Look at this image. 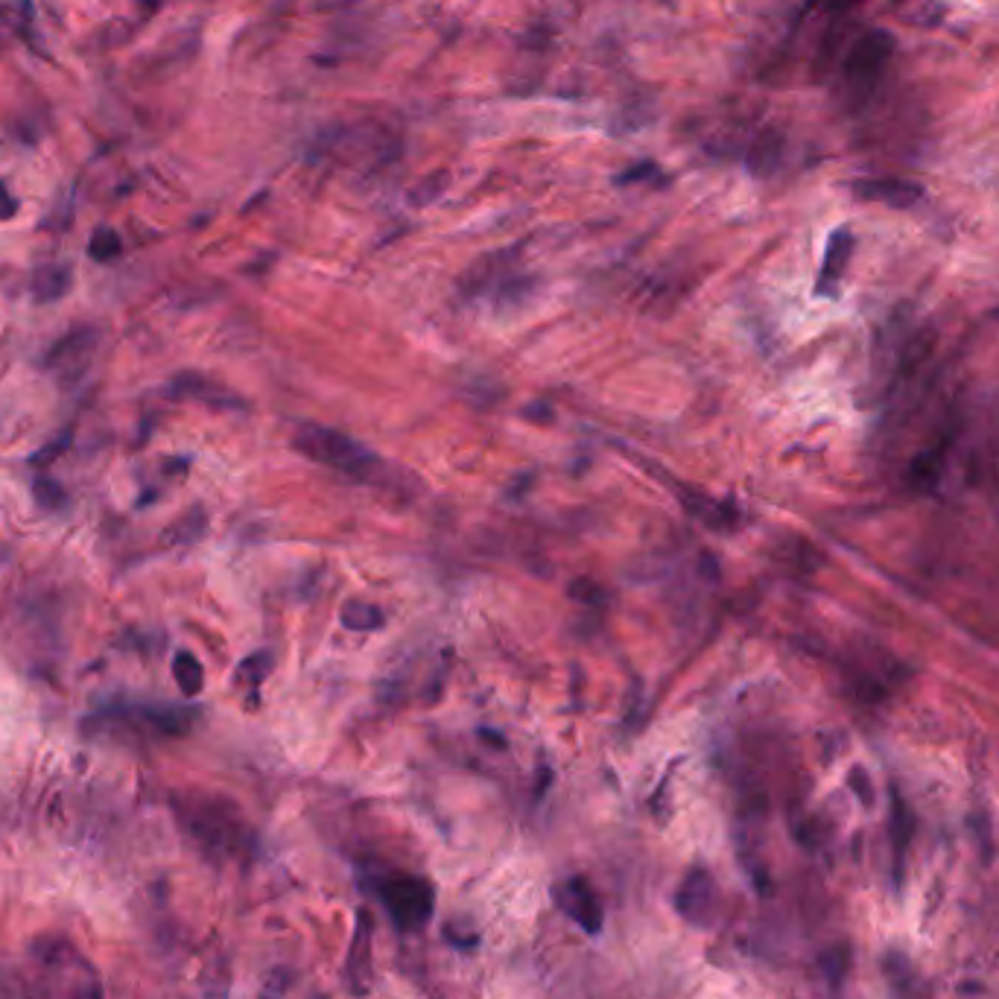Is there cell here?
Instances as JSON below:
<instances>
[{"mask_svg": "<svg viewBox=\"0 0 999 999\" xmlns=\"http://www.w3.org/2000/svg\"><path fill=\"white\" fill-rule=\"evenodd\" d=\"M199 722V707L172 701H135L109 698L88 716V733L112 740H172L188 737Z\"/></svg>", "mask_w": 999, "mask_h": 999, "instance_id": "obj_1", "label": "cell"}, {"mask_svg": "<svg viewBox=\"0 0 999 999\" xmlns=\"http://www.w3.org/2000/svg\"><path fill=\"white\" fill-rule=\"evenodd\" d=\"M172 812L181 830L207 860H234L251 844L249 828L232 801L205 793L172 795Z\"/></svg>", "mask_w": 999, "mask_h": 999, "instance_id": "obj_2", "label": "cell"}, {"mask_svg": "<svg viewBox=\"0 0 999 999\" xmlns=\"http://www.w3.org/2000/svg\"><path fill=\"white\" fill-rule=\"evenodd\" d=\"M26 976L38 999H103V979L97 967L61 935L33 941Z\"/></svg>", "mask_w": 999, "mask_h": 999, "instance_id": "obj_3", "label": "cell"}, {"mask_svg": "<svg viewBox=\"0 0 999 999\" xmlns=\"http://www.w3.org/2000/svg\"><path fill=\"white\" fill-rule=\"evenodd\" d=\"M293 448L311 462H319L353 480H369L371 471L380 465L378 457L366 445L351 439L348 433L322 427V424H302L293 436Z\"/></svg>", "mask_w": 999, "mask_h": 999, "instance_id": "obj_4", "label": "cell"}, {"mask_svg": "<svg viewBox=\"0 0 999 999\" xmlns=\"http://www.w3.org/2000/svg\"><path fill=\"white\" fill-rule=\"evenodd\" d=\"M895 56V35L886 30H865L851 42L839 61V88L851 103H865L877 91L879 79L886 74L888 61Z\"/></svg>", "mask_w": 999, "mask_h": 999, "instance_id": "obj_5", "label": "cell"}, {"mask_svg": "<svg viewBox=\"0 0 999 999\" xmlns=\"http://www.w3.org/2000/svg\"><path fill=\"white\" fill-rule=\"evenodd\" d=\"M380 900L401 932H422L436 909V891L422 877H389L380 886Z\"/></svg>", "mask_w": 999, "mask_h": 999, "instance_id": "obj_6", "label": "cell"}, {"mask_svg": "<svg viewBox=\"0 0 999 999\" xmlns=\"http://www.w3.org/2000/svg\"><path fill=\"white\" fill-rule=\"evenodd\" d=\"M97 348H100V330L79 325L50 345V351L44 353V371L61 386H77L91 371Z\"/></svg>", "mask_w": 999, "mask_h": 999, "instance_id": "obj_7", "label": "cell"}, {"mask_svg": "<svg viewBox=\"0 0 999 999\" xmlns=\"http://www.w3.org/2000/svg\"><path fill=\"white\" fill-rule=\"evenodd\" d=\"M555 903H559L561 912L568 914L570 921L576 923L579 930H585L587 935H599V932H603L605 923L603 906L596 900L594 888L587 886L582 877L564 879V883L555 888Z\"/></svg>", "mask_w": 999, "mask_h": 999, "instance_id": "obj_8", "label": "cell"}, {"mask_svg": "<svg viewBox=\"0 0 999 999\" xmlns=\"http://www.w3.org/2000/svg\"><path fill=\"white\" fill-rule=\"evenodd\" d=\"M675 906L684 921L693 927H707L710 923V909H714V877L705 868H693L681 883Z\"/></svg>", "mask_w": 999, "mask_h": 999, "instance_id": "obj_9", "label": "cell"}, {"mask_svg": "<svg viewBox=\"0 0 999 999\" xmlns=\"http://www.w3.org/2000/svg\"><path fill=\"white\" fill-rule=\"evenodd\" d=\"M853 193H856V199H862V202H877V205L897 207V211L914 207L923 199L921 184H914V181L906 179L853 181Z\"/></svg>", "mask_w": 999, "mask_h": 999, "instance_id": "obj_10", "label": "cell"}, {"mask_svg": "<svg viewBox=\"0 0 999 999\" xmlns=\"http://www.w3.org/2000/svg\"><path fill=\"white\" fill-rule=\"evenodd\" d=\"M371 914L366 909L357 912V930H353V941H351V953H348V983H351V991L360 997V994L369 991V979H371Z\"/></svg>", "mask_w": 999, "mask_h": 999, "instance_id": "obj_11", "label": "cell"}, {"mask_svg": "<svg viewBox=\"0 0 999 999\" xmlns=\"http://www.w3.org/2000/svg\"><path fill=\"white\" fill-rule=\"evenodd\" d=\"M853 246H856V240H853V234L848 232V228H839V232L830 234L828 251H824V260H821L819 281H816V293L819 295L835 293V287H839V281H842L844 276V269L851 263Z\"/></svg>", "mask_w": 999, "mask_h": 999, "instance_id": "obj_12", "label": "cell"}, {"mask_svg": "<svg viewBox=\"0 0 999 999\" xmlns=\"http://www.w3.org/2000/svg\"><path fill=\"white\" fill-rule=\"evenodd\" d=\"M167 397H172V401H205V404L232 406V409L240 406V401L232 392H225L223 386H216V383H211L202 374H193V371L176 374L167 386Z\"/></svg>", "mask_w": 999, "mask_h": 999, "instance_id": "obj_13", "label": "cell"}, {"mask_svg": "<svg viewBox=\"0 0 999 999\" xmlns=\"http://www.w3.org/2000/svg\"><path fill=\"white\" fill-rule=\"evenodd\" d=\"M70 287H74L70 263H42V267H35L33 281H30L33 299L38 304L61 302L70 293Z\"/></svg>", "mask_w": 999, "mask_h": 999, "instance_id": "obj_14", "label": "cell"}, {"mask_svg": "<svg viewBox=\"0 0 999 999\" xmlns=\"http://www.w3.org/2000/svg\"><path fill=\"white\" fill-rule=\"evenodd\" d=\"M172 678H176V684H179V689L184 696L193 698L202 693V687H205V666L199 664V658L193 655V652L181 649V652H176V658H172Z\"/></svg>", "mask_w": 999, "mask_h": 999, "instance_id": "obj_15", "label": "cell"}, {"mask_svg": "<svg viewBox=\"0 0 999 999\" xmlns=\"http://www.w3.org/2000/svg\"><path fill=\"white\" fill-rule=\"evenodd\" d=\"M941 468H944V448L918 453L912 465H909V483H912L914 492H932L935 483H939Z\"/></svg>", "mask_w": 999, "mask_h": 999, "instance_id": "obj_16", "label": "cell"}, {"mask_svg": "<svg viewBox=\"0 0 999 999\" xmlns=\"http://www.w3.org/2000/svg\"><path fill=\"white\" fill-rule=\"evenodd\" d=\"M339 620L348 631H378L383 626V611H380L378 605L371 603H360V599H353V603L343 605V614H339Z\"/></svg>", "mask_w": 999, "mask_h": 999, "instance_id": "obj_17", "label": "cell"}, {"mask_svg": "<svg viewBox=\"0 0 999 999\" xmlns=\"http://www.w3.org/2000/svg\"><path fill=\"white\" fill-rule=\"evenodd\" d=\"M781 149H784V141L777 138L775 132H763V135L754 141V147H751L749 153L751 172L768 176V172L777 167V161H781Z\"/></svg>", "mask_w": 999, "mask_h": 999, "instance_id": "obj_18", "label": "cell"}, {"mask_svg": "<svg viewBox=\"0 0 999 999\" xmlns=\"http://www.w3.org/2000/svg\"><path fill=\"white\" fill-rule=\"evenodd\" d=\"M121 234L109 228V225H100L94 234H91V240H88V258L97 260V263H112L117 255H121Z\"/></svg>", "mask_w": 999, "mask_h": 999, "instance_id": "obj_19", "label": "cell"}, {"mask_svg": "<svg viewBox=\"0 0 999 999\" xmlns=\"http://www.w3.org/2000/svg\"><path fill=\"white\" fill-rule=\"evenodd\" d=\"M33 494L38 500V506L47 508V512H61V508L68 506V489L59 483V480H53L47 474H38L33 483Z\"/></svg>", "mask_w": 999, "mask_h": 999, "instance_id": "obj_20", "label": "cell"}, {"mask_svg": "<svg viewBox=\"0 0 999 999\" xmlns=\"http://www.w3.org/2000/svg\"><path fill=\"white\" fill-rule=\"evenodd\" d=\"M0 999H38L33 983L15 965H0Z\"/></svg>", "mask_w": 999, "mask_h": 999, "instance_id": "obj_21", "label": "cell"}, {"mask_svg": "<svg viewBox=\"0 0 999 999\" xmlns=\"http://www.w3.org/2000/svg\"><path fill=\"white\" fill-rule=\"evenodd\" d=\"M202 532H205V512L202 508H190L188 515L181 517L165 538L172 543H193L197 538H202Z\"/></svg>", "mask_w": 999, "mask_h": 999, "instance_id": "obj_22", "label": "cell"}, {"mask_svg": "<svg viewBox=\"0 0 999 999\" xmlns=\"http://www.w3.org/2000/svg\"><path fill=\"white\" fill-rule=\"evenodd\" d=\"M568 596L573 599V603L591 605V608H594V605H603L605 599H608V596H605V587L587 576L573 579V582L568 585Z\"/></svg>", "mask_w": 999, "mask_h": 999, "instance_id": "obj_23", "label": "cell"}, {"mask_svg": "<svg viewBox=\"0 0 999 999\" xmlns=\"http://www.w3.org/2000/svg\"><path fill=\"white\" fill-rule=\"evenodd\" d=\"M269 661H272V658H269L267 652H255V655H249L246 661H243L240 670H237V678L246 681L249 687H258L260 681L267 678Z\"/></svg>", "mask_w": 999, "mask_h": 999, "instance_id": "obj_24", "label": "cell"}, {"mask_svg": "<svg viewBox=\"0 0 999 999\" xmlns=\"http://www.w3.org/2000/svg\"><path fill=\"white\" fill-rule=\"evenodd\" d=\"M891 830H895L897 856H900V853H903L906 839H909V812H906V807L900 798H895V819H891Z\"/></svg>", "mask_w": 999, "mask_h": 999, "instance_id": "obj_25", "label": "cell"}, {"mask_svg": "<svg viewBox=\"0 0 999 999\" xmlns=\"http://www.w3.org/2000/svg\"><path fill=\"white\" fill-rule=\"evenodd\" d=\"M68 445H70V433H65L61 439H56L53 445H47V448H42L38 453H35L33 465H50V462H56V459H59V453L65 448H68Z\"/></svg>", "mask_w": 999, "mask_h": 999, "instance_id": "obj_26", "label": "cell"}, {"mask_svg": "<svg viewBox=\"0 0 999 999\" xmlns=\"http://www.w3.org/2000/svg\"><path fill=\"white\" fill-rule=\"evenodd\" d=\"M18 207H21L18 205V199L12 197L7 184L0 181V223H3V220H12V216L18 214Z\"/></svg>", "mask_w": 999, "mask_h": 999, "instance_id": "obj_27", "label": "cell"}, {"mask_svg": "<svg viewBox=\"0 0 999 999\" xmlns=\"http://www.w3.org/2000/svg\"><path fill=\"white\" fill-rule=\"evenodd\" d=\"M851 784L856 786V795H860L862 801H865V804H868V807H871V801H874V795H871L868 775H865V772H862V784H860V777H856V775H853V772H851Z\"/></svg>", "mask_w": 999, "mask_h": 999, "instance_id": "obj_28", "label": "cell"}, {"mask_svg": "<svg viewBox=\"0 0 999 999\" xmlns=\"http://www.w3.org/2000/svg\"><path fill=\"white\" fill-rule=\"evenodd\" d=\"M649 170H655V167H652V165H647V167H635V170L622 172V176H620V179H617V181H620V184H629V181H635V179H643V176H647Z\"/></svg>", "mask_w": 999, "mask_h": 999, "instance_id": "obj_29", "label": "cell"}, {"mask_svg": "<svg viewBox=\"0 0 999 999\" xmlns=\"http://www.w3.org/2000/svg\"><path fill=\"white\" fill-rule=\"evenodd\" d=\"M480 737H483L485 742H492L494 749H503V745H506V740H503V737H497V731H492V728H483V731H480Z\"/></svg>", "mask_w": 999, "mask_h": 999, "instance_id": "obj_30", "label": "cell"}, {"mask_svg": "<svg viewBox=\"0 0 999 999\" xmlns=\"http://www.w3.org/2000/svg\"><path fill=\"white\" fill-rule=\"evenodd\" d=\"M161 3H165V0H141V7L147 9V12H156V9L161 7Z\"/></svg>", "mask_w": 999, "mask_h": 999, "instance_id": "obj_31", "label": "cell"}]
</instances>
